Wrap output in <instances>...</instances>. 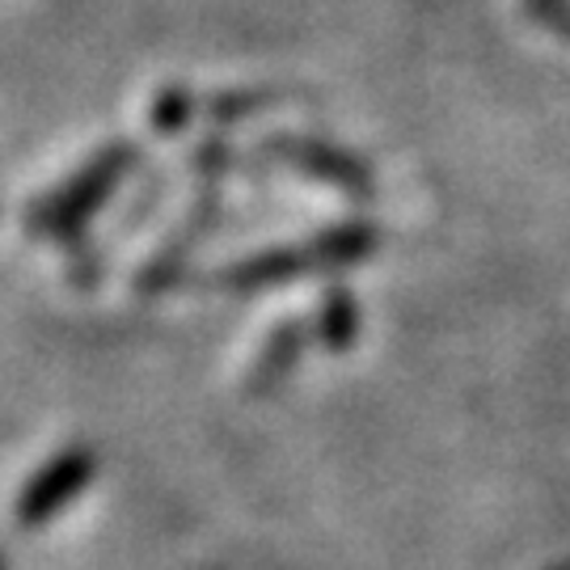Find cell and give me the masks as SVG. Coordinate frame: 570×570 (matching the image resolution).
Returning a JSON list of instances; mask_svg holds the SVG:
<instances>
[{"instance_id": "cell-1", "label": "cell", "mask_w": 570, "mask_h": 570, "mask_svg": "<svg viewBox=\"0 0 570 570\" xmlns=\"http://www.w3.org/2000/svg\"><path fill=\"white\" fill-rule=\"evenodd\" d=\"M89 473H94V461H89L85 452H72V456L56 461L47 473H39V478L26 487L18 520L26 524V529H30V524H42L47 515H56V511L68 503V494H72V490L89 482Z\"/></svg>"}, {"instance_id": "cell-2", "label": "cell", "mask_w": 570, "mask_h": 570, "mask_svg": "<svg viewBox=\"0 0 570 570\" xmlns=\"http://www.w3.org/2000/svg\"><path fill=\"white\" fill-rule=\"evenodd\" d=\"M119 169H122V157L115 165H98L85 183H77V186H68L63 190V199H56L51 207H42L39 216H35V225H51V228H63V225H72L77 216H85L89 207L98 204V195L106 190V183H110V174L119 178Z\"/></svg>"}]
</instances>
